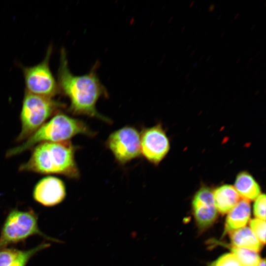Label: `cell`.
Returning <instances> with one entry per match:
<instances>
[{
    "label": "cell",
    "instance_id": "cell-1",
    "mask_svg": "<svg viewBox=\"0 0 266 266\" xmlns=\"http://www.w3.org/2000/svg\"><path fill=\"white\" fill-rule=\"evenodd\" d=\"M60 55L58 85L59 91L69 100V111L73 114L86 115L109 122V119L100 114L96 109L99 98L107 94L95 68L87 74L74 75L68 68L64 49L61 50Z\"/></svg>",
    "mask_w": 266,
    "mask_h": 266
},
{
    "label": "cell",
    "instance_id": "cell-2",
    "mask_svg": "<svg viewBox=\"0 0 266 266\" xmlns=\"http://www.w3.org/2000/svg\"><path fill=\"white\" fill-rule=\"evenodd\" d=\"M32 149L29 159L20 166V171L59 174L72 179L79 177L74 156L76 147L70 141L42 143Z\"/></svg>",
    "mask_w": 266,
    "mask_h": 266
},
{
    "label": "cell",
    "instance_id": "cell-3",
    "mask_svg": "<svg viewBox=\"0 0 266 266\" xmlns=\"http://www.w3.org/2000/svg\"><path fill=\"white\" fill-rule=\"evenodd\" d=\"M78 134L93 136L95 133L82 121L62 112H58L18 146L8 150L6 157H11L45 142L69 141Z\"/></svg>",
    "mask_w": 266,
    "mask_h": 266
},
{
    "label": "cell",
    "instance_id": "cell-4",
    "mask_svg": "<svg viewBox=\"0 0 266 266\" xmlns=\"http://www.w3.org/2000/svg\"><path fill=\"white\" fill-rule=\"evenodd\" d=\"M63 107L52 98L25 92L20 115L21 129L16 141L25 140Z\"/></svg>",
    "mask_w": 266,
    "mask_h": 266
},
{
    "label": "cell",
    "instance_id": "cell-5",
    "mask_svg": "<svg viewBox=\"0 0 266 266\" xmlns=\"http://www.w3.org/2000/svg\"><path fill=\"white\" fill-rule=\"evenodd\" d=\"M37 216L33 210L22 211L14 209L7 215L0 235V250L8 245L25 240L30 236L39 235L51 241H57L43 233L38 227Z\"/></svg>",
    "mask_w": 266,
    "mask_h": 266
},
{
    "label": "cell",
    "instance_id": "cell-6",
    "mask_svg": "<svg viewBox=\"0 0 266 266\" xmlns=\"http://www.w3.org/2000/svg\"><path fill=\"white\" fill-rule=\"evenodd\" d=\"M52 47L50 46L43 60L29 67H23L26 92L53 98L59 92L58 85L51 72L49 62Z\"/></svg>",
    "mask_w": 266,
    "mask_h": 266
},
{
    "label": "cell",
    "instance_id": "cell-7",
    "mask_svg": "<svg viewBox=\"0 0 266 266\" xmlns=\"http://www.w3.org/2000/svg\"><path fill=\"white\" fill-rule=\"evenodd\" d=\"M106 146L117 162L125 164L141 155L140 133L133 127H124L109 135Z\"/></svg>",
    "mask_w": 266,
    "mask_h": 266
},
{
    "label": "cell",
    "instance_id": "cell-8",
    "mask_svg": "<svg viewBox=\"0 0 266 266\" xmlns=\"http://www.w3.org/2000/svg\"><path fill=\"white\" fill-rule=\"evenodd\" d=\"M140 139L141 155L153 164H158L169 150L168 138L160 124L143 129Z\"/></svg>",
    "mask_w": 266,
    "mask_h": 266
},
{
    "label": "cell",
    "instance_id": "cell-9",
    "mask_svg": "<svg viewBox=\"0 0 266 266\" xmlns=\"http://www.w3.org/2000/svg\"><path fill=\"white\" fill-rule=\"evenodd\" d=\"M33 196V199L40 204L47 207L61 203L66 196L64 182L60 178L48 176L42 178L35 185Z\"/></svg>",
    "mask_w": 266,
    "mask_h": 266
},
{
    "label": "cell",
    "instance_id": "cell-10",
    "mask_svg": "<svg viewBox=\"0 0 266 266\" xmlns=\"http://www.w3.org/2000/svg\"><path fill=\"white\" fill-rule=\"evenodd\" d=\"M192 206L196 222L200 229L210 226L217 217L212 191L202 187L196 194Z\"/></svg>",
    "mask_w": 266,
    "mask_h": 266
},
{
    "label": "cell",
    "instance_id": "cell-11",
    "mask_svg": "<svg viewBox=\"0 0 266 266\" xmlns=\"http://www.w3.org/2000/svg\"><path fill=\"white\" fill-rule=\"evenodd\" d=\"M251 215L249 201L241 199L228 212L224 233L244 227L248 222Z\"/></svg>",
    "mask_w": 266,
    "mask_h": 266
},
{
    "label": "cell",
    "instance_id": "cell-12",
    "mask_svg": "<svg viewBox=\"0 0 266 266\" xmlns=\"http://www.w3.org/2000/svg\"><path fill=\"white\" fill-rule=\"evenodd\" d=\"M213 194L216 209L222 214L228 213L239 201L240 196L232 185L221 186Z\"/></svg>",
    "mask_w": 266,
    "mask_h": 266
},
{
    "label": "cell",
    "instance_id": "cell-13",
    "mask_svg": "<svg viewBox=\"0 0 266 266\" xmlns=\"http://www.w3.org/2000/svg\"><path fill=\"white\" fill-rule=\"evenodd\" d=\"M233 246L246 249L256 252L262 247V244L251 229L244 227L229 232Z\"/></svg>",
    "mask_w": 266,
    "mask_h": 266
},
{
    "label": "cell",
    "instance_id": "cell-14",
    "mask_svg": "<svg viewBox=\"0 0 266 266\" xmlns=\"http://www.w3.org/2000/svg\"><path fill=\"white\" fill-rule=\"evenodd\" d=\"M234 188L239 196L248 201L256 200L261 193L258 183L251 175L245 171L237 175Z\"/></svg>",
    "mask_w": 266,
    "mask_h": 266
},
{
    "label": "cell",
    "instance_id": "cell-15",
    "mask_svg": "<svg viewBox=\"0 0 266 266\" xmlns=\"http://www.w3.org/2000/svg\"><path fill=\"white\" fill-rule=\"evenodd\" d=\"M226 246L235 255L241 266H257L261 260L256 252L233 246Z\"/></svg>",
    "mask_w": 266,
    "mask_h": 266
},
{
    "label": "cell",
    "instance_id": "cell-16",
    "mask_svg": "<svg viewBox=\"0 0 266 266\" xmlns=\"http://www.w3.org/2000/svg\"><path fill=\"white\" fill-rule=\"evenodd\" d=\"M49 243H43L29 250H21L19 255L9 266H26L30 259L37 252L48 247Z\"/></svg>",
    "mask_w": 266,
    "mask_h": 266
},
{
    "label": "cell",
    "instance_id": "cell-17",
    "mask_svg": "<svg viewBox=\"0 0 266 266\" xmlns=\"http://www.w3.org/2000/svg\"><path fill=\"white\" fill-rule=\"evenodd\" d=\"M266 221L255 218L250 222L251 229L260 242L263 245L266 242Z\"/></svg>",
    "mask_w": 266,
    "mask_h": 266
},
{
    "label": "cell",
    "instance_id": "cell-18",
    "mask_svg": "<svg viewBox=\"0 0 266 266\" xmlns=\"http://www.w3.org/2000/svg\"><path fill=\"white\" fill-rule=\"evenodd\" d=\"M20 251L14 248L0 250V266H9L19 255Z\"/></svg>",
    "mask_w": 266,
    "mask_h": 266
},
{
    "label": "cell",
    "instance_id": "cell-19",
    "mask_svg": "<svg viewBox=\"0 0 266 266\" xmlns=\"http://www.w3.org/2000/svg\"><path fill=\"white\" fill-rule=\"evenodd\" d=\"M209 266H241L233 253L225 254L212 263Z\"/></svg>",
    "mask_w": 266,
    "mask_h": 266
},
{
    "label": "cell",
    "instance_id": "cell-20",
    "mask_svg": "<svg viewBox=\"0 0 266 266\" xmlns=\"http://www.w3.org/2000/svg\"><path fill=\"white\" fill-rule=\"evenodd\" d=\"M254 214L256 217L266 221V196L260 194L254 204Z\"/></svg>",
    "mask_w": 266,
    "mask_h": 266
},
{
    "label": "cell",
    "instance_id": "cell-21",
    "mask_svg": "<svg viewBox=\"0 0 266 266\" xmlns=\"http://www.w3.org/2000/svg\"><path fill=\"white\" fill-rule=\"evenodd\" d=\"M215 4L212 3L210 4V5L209 6L208 8V11L209 12H212L215 9Z\"/></svg>",
    "mask_w": 266,
    "mask_h": 266
},
{
    "label": "cell",
    "instance_id": "cell-22",
    "mask_svg": "<svg viewBox=\"0 0 266 266\" xmlns=\"http://www.w3.org/2000/svg\"><path fill=\"white\" fill-rule=\"evenodd\" d=\"M257 266H266V261L265 259L261 260Z\"/></svg>",
    "mask_w": 266,
    "mask_h": 266
},
{
    "label": "cell",
    "instance_id": "cell-23",
    "mask_svg": "<svg viewBox=\"0 0 266 266\" xmlns=\"http://www.w3.org/2000/svg\"><path fill=\"white\" fill-rule=\"evenodd\" d=\"M195 2V0H192V1H191L190 2V3H189V6L190 7H192V6L194 5V4Z\"/></svg>",
    "mask_w": 266,
    "mask_h": 266
},
{
    "label": "cell",
    "instance_id": "cell-24",
    "mask_svg": "<svg viewBox=\"0 0 266 266\" xmlns=\"http://www.w3.org/2000/svg\"><path fill=\"white\" fill-rule=\"evenodd\" d=\"M239 15V13H237L235 14V15L234 16L233 19H236L238 17V16Z\"/></svg>",
    "mask_w": 266,
    "mask_h": 266
},
{
    "label": "cell",
    "instance_id": "cell-25",
    "mask_svg": "<svg viewBox=\"0 0 266 266\" xmlns=\"http://www.w3.org/2000/svg\"><path fill=\"white\" fill-rule=\"evenodd\" d=\"M190 72H188V73L186 74V76H185V78H186V79L188 78L189 77V76H190Z\"/></svg>",
    "mask_w": 266,
    "mask_h": 266
},
{
    "label": "cell",
    "instance_id": "cell-26",
    "mask_svg": "<svg viewBox=\"0 0 266 266\" xmlns=\"http://www.w3.org/2000/svg\"><path fill=\"white\" fill-rule=\"evenodd\" d=\"M204 57V55H202L201 57L200 58L199 60V62H200L202 59V58Z\"/></svg>",
    "mask_w": 266,
    "mask_h": 266
},
{
    "label": "cell",
    "instance_id": "cell-27",
    "mask_svg": "<svg viewBox=\"0 0 266 266\" xmlns=\"http://www.w3.org/2000/svg\"><path fill=\"white\" fill-rule=\"evenodd\" d=\"M195 53V50H193L191 53V56H192Z\"/></svg>",
    "mask_w": 266,
    "mask_h": 266
},
{
    "label": "cell",
    "instance_id": "cell-28",
    "mask_svg": "<svg viewBox=\"0 0 266 266\" xmlns=\"http://www.w3.org/2000/svg\"><path fill=\"white\" fill-rule=\"evenodd\" d=\"M185 29V27L184 26L183 27L181 30V32H183L184 31Z\"/></svg>",
    "mask_w": 266,
    "mask_h": 266
},
{
    "label": "cell",
    "instance_id": "cell-29",
    "mask_svg": "<svg viewBox=\"0 0 266 266\" xmlns=\"http://www.w3.org/2000/svg\"><path fill=\"white\" fill-rule=\"evenodd\" d=\"M197 89V88L195 87L193 88V89L192 90V93H194Z\"/></svg>",
    "mask_w": 266,
    "mask_h": 266
},
{
    "label": "cell",
    "instance_id": "cell-30",
    "mask_svg": "<svg viewBox=\"0 0 266 266\" xmlns=\"http://www.w3.org/2000/svg\"><path fill=\"white\" fill-rule=\"evenodd\" d=\"M240 59H241L240 58H238V59L237 60V61H236V64H238V63L240 62Z\"/></svg>",
    "mask_w": 266,
    "mask_h": 266
},
{
    "label": "cell",
    "instance_id": "cell-31",
    "mask_svg": "<svg viewBox=\"0 0 266 266\" xmlns=\"http://www.w3.org/2000/svg\"><path fill=\"white\" fill-rule=\"evenodd\" d=\"M225 32H223L222 34H221V37H222V36H224V35L225 34Z\"/></svg>",
    "mask_w": 266,
    "mask_h": 266
},
{
    "label": "cell",
    "instance_id": "cell-32",
    "mask_svg": "<svg viewBox=\"0 0 266 266\" xmlns=\"http://www.w3.org/2000/svg\"><path fill=\"white\" fill-rule=\"evenodd\" d=\"M259 93V90H256V91L255 92V95H257Z\"/></svg>",
    "mask_w": 266,
    "mask_h": 266
},
{
    "label": "cell",
    "instance_id": "cell-33",
    "mask_svg": "<svg viewBox=\"0 0 266 266\" xmlns=\"http://www.w3.org/2000/svg\"><path fill=\"white\" fill-rule=\"evenodd\" d=\"M190 47H191V46H190V45H189V46L187 47V49H186V50L188 51V50L190 49Z\"/></svg>",
    "mask_w": 266,
    "mask_h": 266
},
{
    "label": "cell",
    "instance_id": "cell-34",
    "mask_svg": "<svg viewBox=\"0 0 266 266\" xmlns=\"http://www.w3.org/2000/svg\"><path fill=\"white\" fill-rule=\"evenodd\" d=\"M252 59H253V58H251L249 59V61H248V63H249L250 62H251L252 61Z\"/></svg>",
    "mask_w": 266,
    "mask_h": 266
},
{
    "label": "cell",
    "instance_id": "cell-35",
    "mask_svg": "<svg viewBox=\"0 0 266 266\" xmlns=\"http://www.w3.org/2000/svg\"><path fill=\"white\" fill-rule=\"evenodd\" d=\"M173 19V17H171L170 19H169V22H170Z\"/></svg>",
    "mask_w": 266,
    "mask_h": 266
},
{
    "label": "cell",
    "instance_id": "cell-36",
    "mask_svg": "<svg viewBox=\"0 0 266 266\" xmlns=\"http://www.w3.org/2000/svg\"><path fill=\"white\" fill-rule=\"evenodd\" d=\"M250 66H251V65H249L246 68L248 69L249 67Z\"/></svg>",
    "mask_w": 266,
    "mask_h": 266
},
{
    "label": "cell",
    "instance_id": "cell-37",
    "mask_svg": "<svg viewBox=\"0 0 266 266\" xmlns=\"http://www.w3.org/2000/svg\"><path fill=\"white\" fill-rule=\"evenodd\" d=\"M190 81V79H189V80H188V81L187 82V83H187V84L189 83V82Z\"/></svg>",
    "mask_w": 266,
    "mask_h": 266
}]
</instances>
